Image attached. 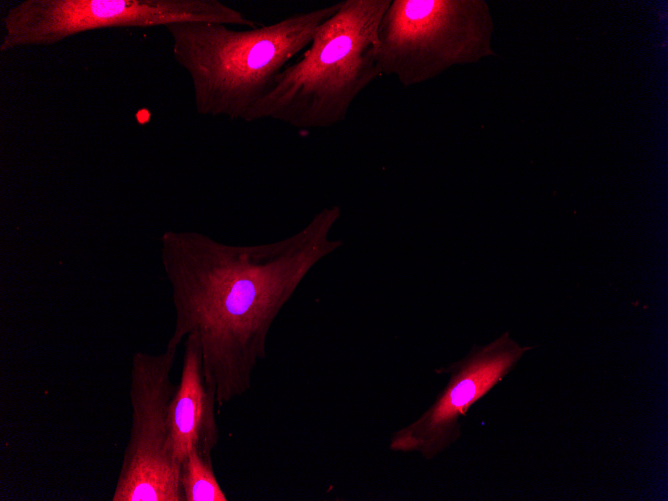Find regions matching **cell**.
I'll return each instance as SVG.
<instances>
[{"label": "cell", "mask_w": 668, "mask_h": 501, "mask_svg": "<svg viewBox=\"0 0 668 501\" xmlns=\"http://www.w3.org/2000/svg\"><path fill=\"white\" fill-rule=\"evenodd\" d=\"M184 22L257 26L218 0H24L2 19L0 51L49 46L97 29L166 27Z\"/></svg>", "instance_id": "obj_5"}, {"label": "cell", "mask_w": 668, "mask_h": 501, "mask_svg": "<svg viewBox=\"0 0 668 501\" xmlns=\"http://www.w3.org/2000/svg\"><path fill=\"white\" fill-rule=\"evenodd\" d=\"M340 6L337 2L243 30L207 22L166 26L173 57L191 80L197 113L244 121Z\"/></svg>", "instance_id": "obj_2"}, {"label": "cell", "mask_w": 668, "mask_h": 501, "mask_svg": "<svg viewBox=\"0 0 668 501\" xmlns=\"http://www.w3.org/2000/svg\"><path fill=\"white\" fill-rule=\"evenodd\" d=\"M391 0H344L308 47L278 75L244 121L275 120L328 128L345 120L356 98L381 76L379 22Z\"/></svg>", "instance_id": "obj_3"}, {"label": "cell", "mask_w": 668, "mask_h": 501, "mask_svg": "<svg viewBox=\"0 0 668 501\" xmlns=\"http://www.w3.org/2000/svg\"><path fill=\"white\" fill-rule=\"evenodd\" d=\"M178 346L132 356V423L112 501H183L180 464L170 438V379Z\"/></svg>", "instance_id": "obj_6"}, {"label": "cell", "mask_w": 668, "mask_h": 501, "mask_svg": "<svg viewBox=\"0 0 668 501\" xmlns=\"http://www.w3.org/2000/svg\"><path fill=\"white\" fill-rule=\"evenodd\" d=\"M339 206L324 208L279 241L230 245L194 231H165L161 263L175 326L168 343L199 342L205 382L218 407L245 393L266 356L270 328L308 271L343 243L328 234Z\"/></svg>", "instance_id": "obj_1"}, {"label": "cell", "mask_w": 668, "mask_h": 501, "mask_svg": "<svg viewBox=\"0 0 668 501\" xmlns=\"http://www.w3.org/2000/svg\"><path fill=\"white\" fill-rule=\"evenodd\" d=\"M533 346H520L508 332L484 346H474L461 360L436 370L450 379L436 401L413 423L392 436L390 448L420 452L432 459L461 435L459 419L515 367Z\"/></svg>", "instance_id": "obj_7"}, {"label": "cell", "mask_w": 668, "mask_h": 501, "mask_svg": "<svg viewBox=\"0 0 668 501\" xmlns=\"http://www.w3.org/2000/svg\"><path fill=\"white\" fill-rule=\"evenodd\" d=\"M185 339L181 377L169 406L171 445L179 464L192 448L211 457L219 439L216 395L205 382L200 344L193 335Z\"/></svg>", "instance_id": "obj_8"}, {"label": "cell", "mask_w": 668, "mask_h": 501, "mask_svg": "<svg viewBox=\"0 0 668 501\" xmlns=\"http://www.w3.org/2000/svg\"><path fill=\"white\" fill-rule=\"evenodd\" d=\"M183 501H227L214 473L211 457L192 448L180 464Z\"/></svg>", "instance_id": "obj_9"}, {"label": "cell", "mask_w": 668, "mask_h": 501, "mask_svg": "<svg viewBox=\"0 0 668 501\" xmlns=\"http://www.w3.org/2000/svg\"><path fill=\"white\" fill-rule=\"evenodd\" d=\"M493 33L483 0H391L378 25V65L408 88L494 55Z\"/></svg>", "instance_id": "obj_4"}]
</instances>
